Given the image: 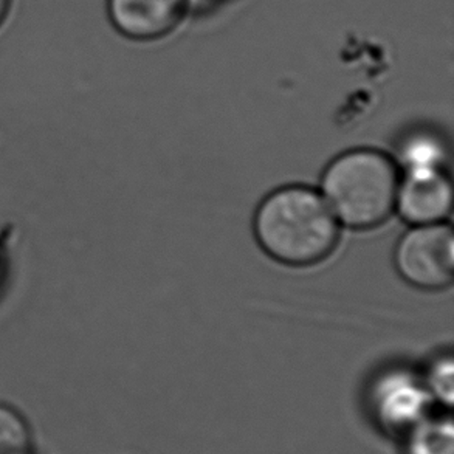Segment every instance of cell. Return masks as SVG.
Listing matches in <instances>:
<instances>
[{"mask_svg": "<svg viewBox=\"0 0 454 454\" xmlns=\"http://www.w3.org/2000/svg\"><path fill=\"white\" fill-rule=\"evenodd\" d=\"M395 207L411 225H431L445 221L453 209V188L442 169L406 171L399 182Z\"/></svg>", "mask_w": 454, "mask_h": 454, "instance_id": "obj_4", "label": "cell"}, {"mask_svg": "<svg viewBox=\"0 0 454 454\" xmlns=\"http://www.w3.org/2000/svg\"><path fill=\"white\" fill-rule=\"evenodd\" d=\"M428 377L431 391L450 405L453 400V360L450 356L441 358L433 364Z\"/></svg>", "mask_w": 454, "mask_h": 454, "instance_id": "obj_10", "label": "cell"}, {"mask_svg": "<svg viewBox=\"0 0 454 454\" xmlns=\"http://www.w3.org/2000/svg\"><path fill=\"white\" fill-rule=\"evenodd\" d=\"M379 411L393 424H408L425 408V393L410 375L397 374L381 383L377 393Z\"/></svg>", "mask_w": 454, "mask_h": 454, "instance_id": "obj_6", "label": "cell"}, {"mask_svg": "<svg viewBox=\"0 0 454 454\" xmlns=\"http://www.w3.org/2000/svg\"><path fill=\"white\" fill-rule=\"evenodd\" d=\"M406 171L414 169H442L445 151L436 137L419 134L410 138L400 151Z\"/></svg>", "mask_w": 454, "mask_h": 454, "instance_id": "obj_7", "label": "cell"}, {"mask_svg": "<svg viewBox=\"0 0 454 454\" xmlns=\"http://www.w3.org/2000/svg\"><path fill=\"white\" fill-rule=\"evenodd\" d=\"M188 5L190 0H107V16L123 36L153 41L182 22Z\"/></svg>", "mask_w": 454, "mask_h": 454, "instance_id": "obj_5", "label": "cell"}, {"mask_svg": "<svg viewBox=\"0 0 454 454\" xmlns=\"http://www.w3.org/2000/svg\"><path fill=\"white\" fill-rule=\"evenodd\" d=\"M33 441L20 412L0 403V454H31Z\"/></svg>", "mask_w": 454, "mask_h": 454, "instance_id": "obj_8", "label": "cell"}, {"mask_svg": "<svg viewBox=\"0 0 454 454\" xmlns=\"http://www.w3.org/2000/svg\"><path fill=\"white\" fill-rule=\"evenodd\" d=\"M12 8V0H0V27L4 25Z\"/></svg>", "mask_w": 454, "mask_h": 454, "instance_id": "obj_11", "label": "cell"}, {"mask_svg": "<svg viewBox=\"0 0 454 454\" xmlns=\"http://www.w3.org/2000/svg\"><path fill=\"white\" fill-rule=\"evenodd\" d=\"M208 2H228V0H208Z\"/></svg>", "mask_w": 454, "mask_h": 454, "instance_id": "obj_12", "label": "cell"}, {"mask_svg": "<svg viewBox=\"0 0 454 454\" xmlns=\"http://www.w3.org/2000/svg\"><path fill=\"white\" fill-rule=\"evenodd\" d=\"M414 454H453V431L451 425H431L414 441Z\"/></svg>", "mask_w": 454, "mask_h": 454, "instance_id": "obj_9", "label": "cell"}, {"mask_svg": "<svg viewBox=\"0 0 454 454\" xmlns=\"http://www.w3.org/2000/svg\"><path fill=\"white\" fill-rule=\"evenodd\" d=\"M0 277H2V261H0Z\"/></svg>", "mask_w": 454, "mask_h": 454, "instance_id": "obj_13", "label": "cell"}, {"mask_svg": "<svg viewBox=\"0 0 454 454\" xmlns=\"http://www.w3.org/2000/svg\"><path fill=\"white\" fill-rule=\"evenodd\" d=\"M253 227L270 258L294 267L325 261L340 239L337 217L325 197L302 184L284 186L265 197Z\"/></svg>", "mask_w": 454, "mask_h": 454, "instance_id": "obj_1", "label": "cell"}, {"mask_svg": "<svg viewBox=\"0 0 454 454\" xmlns=\"http://www.w3.org/2000/svg\"><path fill=\"white\" fill-rule=\"evenodd\" d=\"M399 182L397 166L387 153L354 149L325 168L321 191L337 221L366 230L380 225L393 213Z\"/></svg>", "mask_w": 454, "mask_h": 454, "instance_id": "obj_2", "label": "cell"}, {"mask_svg": "<svg viewBox=\"0 0 454 454\" xmlns=\"http://www.w3.org/2000/svg\"><path fill=\"white\" fill-rule=\"evenodd\" d=\"M405 281L424 290H441L453 283L454 238L447 223L414 225L403 234L394 254Z\"/></svg>", "mask_w": 454, "mask_h": 454, "instance_id": "obj_3", "label": "cell"}]
</instances>
